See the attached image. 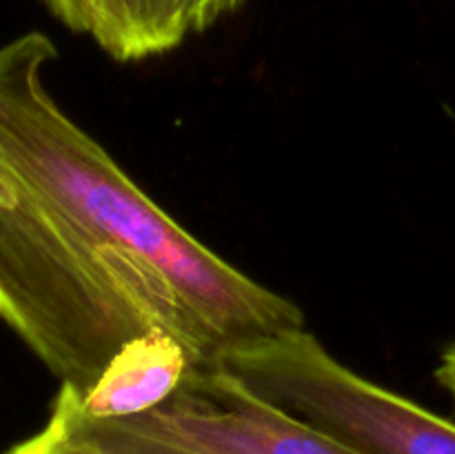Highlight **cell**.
Listing matches in <instances>:
<instances>
[{"label":"cell","mask_w":455,"mask_h":454,"mask_svg":"<svg viewBox=\"0 0 455 454\" xmlns=\"http://www.w3.org/2000/svg\"><path fill=\"white\" fill-rule=\"evenodd\" d=\"M56 58L43 31L0 45V320L80 408L142 412L231 347L305 328L62 109Z\"/></svg>","instance_id":"1"},{"label":"cell","mask_w":455,"mask_h":454,"mask_svg":"<svg viewBox=\"0 0 455 454\" xmlns=\"http://www.w3.org/2000/svg\"><path fill=\"white\" fill-rule=\"evenodd\" d=\"M36 434L65 454H360L218 365L191 369L160 403L127 417H92L60 385Z\"/></svg>","instance_id":"2"},{"label":"cell","mask_w":455,"mask_h":454,"mask_svg":"<svg viewBox=\"0 0 455 454\" xmlns=\"http://www.w3.org/2000/svg\"><path fill=\"white\" fill-rule=\"evenodd\" d=\"M216 365L360 454H455V423L364 378L305 328L240 343Z\"/></svg>","instance_id":"3"},{"label":"cell","mask_w":455,"mask_h":454,"mask_svg":"<svg viewBox=\"0 0 455 454\" xmlns=\"http://www.w3.org/2000/svg\"><path fill=\"white\" fill-rule=\"evenodd\" d=\"M244 0H92L89 38L114 61L136 62L180 47Z\"/></svg>","instance_id":"4"},{"label":"cell","mask_w":455,"mask_h":454,"mask_svg":"<svg viewBox=\"0 0 455 454\" xmlns=\"http://www.w3.org/2000/svg\"><path fill=\"white\" fill-rule=\"evenodd\" d=\"M44 4L67 29L89 36V29H92V0H44Z\"/></svg>","instance_id":"5"},{"label":"cell","mask_w":455,"mask_h":454,"mask_svg":"<svg viewBox=\"0 0 455 454\" xmlns=\"http://www.w3.org/2000/svg\"><path fill=\"white\" fill-rule=\"evenodd\" d=\"M434 377L438 381V385L451 396L453 405H455V345L447 347L440 356L438 368L434 369Z\"/></svg>","instance_id":"6"}]
</instances>
